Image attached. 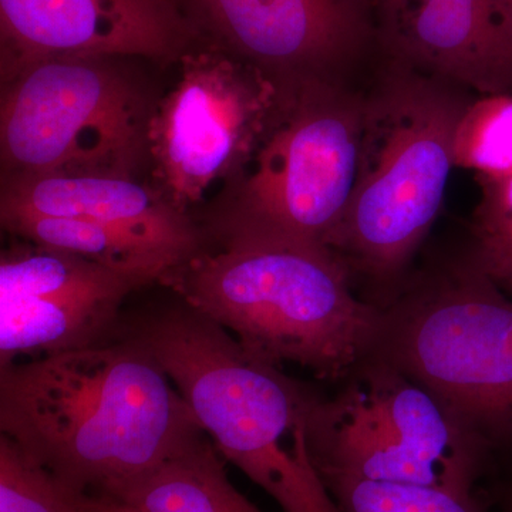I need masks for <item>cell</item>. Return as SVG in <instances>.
<instances>
[{"label":"cell","mask_w":512,"mask_h":512,"mask_svg":"<svg viewBox=\"0 0 512 512\" xmlns=\"http://www.w3.org/2000/svg\"><path fill=\"white\" fill-rule=\"evenodd\" d=\"M0 431L70 487L111 503L204 436L141 340L0 366Z\"/></svg>","instance_id":"obj_1"},{"label":"cell","mask_w":512,"mask_h":512,"mask_svg":"<svg viewBox=\"0 0 512 512\" xmlns=\"http://www.w3.org/2000/svg\"><path fill=\"white\" fill-rule=\"evenodd\" d=\"M124 333L150 349L218 453L282 511L342 512L313 464L311 389L180 298Z\"/></svg>","instance_id":"obj_2"},{"label":"cell","mask_w":512,"mask_h":512,"mask_svg":"<svg viewBox=\"0 0 512 512\" xmlns=\"http://www.w3.org/2000/svg\"><path fill=\"white\" fill-rule=\"evenodd\" d=\"M363 90L355 187L330 251L352 278L392 289L439 217L458 123L477 94L386 57Z\"/></svg>","instance_id":"obj_3"},{"label":"cell","mask_w":512,"mask_h":512,"mask_svg":"<svg viewBox=\"0 0 512 512\" xmlns=\"http://www.w3.org/2000/svg\"><path fill=\"white\" fill-rule=\"evenodd\" d=\"M164 286L269 365L293 363L323 380L348 377L375 353L382 308L357 298L325 249L207 247Z\"/></svg>","instance_id":"obj_4"},{"label":"cell","mask_w":512,"mask_h":512,"mask_svg":"<svg viewBox=\"0 0 512 512\" xmlns=\"http://www.w3.org/2000/svg\"><path fill=\"white\" fill-rule=\"evenodd\" d=\"M363 83L313 84L281 100L247 170L198 218L207 247L330 251L355 187Z\"/></svg>","instance_id":"obj_5"},{"label":"cell","mask_w":512,"mask_h":512,"mask_svg":"<svg viewBox=\"0 0 512 512\" xmlns=\"http://www.w3.org/2000/svg\"><path fill=\"white\" fill-rule=\"evenodd\" d=\"M512 457V296L466 255L382 308L375 353Z\"/></svg>","instance_id":"obj_6"},{"label":"cell","mask_w":512,"mask_h":512,"mask_svg":"<svg viewBox=\"0 0 512 512\" xmlns=\"http://www.w3.org/2000/svg\"><path fill=\"white\" fill-rule=\"evenodd\" d=\"M126 57H43L2 77V178H136L158 99Z\"/></svg>","instance_id":"obj_7"},{"label":"cell","mask_w":512,"mask_h":512,"mask_svg":"<svg viewBox=\"0 0 512 512\" xmlns=\"http://www.w3.org/2000/svg\"><path fill=\"white\" fill-rule=\"evenodd\" d=\"M333 399H318L309 424L313 464L330 480L424 485L474 494L491 454L423 384L370 356Z\"/></svg>","instance_id":"obj_8"},{"label":"cell","mask_w":512,"mask_h":512,"mask_svg":"<svg viewBox=\"0 0 512 512\" xmlns=\"http://www.w3.org/2000/svg\"><path fill=\"white\" fill-rule=\"evenodd\" d=\"M177 63L180 79L151 117L148 164L154 187L194 217L212 188L224 194L247 170L282 99L264 74L205 37Z\"/></svg>","instance_id":"obj_9"},{"label":"cell","mask_w":512,"mask_h":512,"mask_svg":"<svg viewBox=\"0 0 512 512\" xmlns=\"http://www.w3.org/2000/svg\"><path fill=\"white\" fill-rule=\"evenodd\" d=\"M202 37L259 70L282 99L360 84L377 47L373 0H177Z\"/></svg>","instance_id":"obj_10"},{"label":"cell","mask_w":512,"mask_h":512,"mask_svg":"<svg viewBox=\"0 0 512 512\" xmlns=\"http://www.w3.org/2000/svg\"><path fill=\"white\" fill-rule=\"evenodd\" d=\"M140 276L18 239L0 258V366L119 338Z\"/></svg>","instance_id":"obj_11"},{"label":"cell","mask_w":512,"mask_h":512,"mask_svg":"<svg viewBox=\"0 0 512 512\" xmlns=\"http://www.w3.org/2000/svg\"><path fill=\"white\" fill-rule=\"evenodd\" d=\"M200 37L177 0H0L2 77L62 55L177 63Z\"/></svg>","instance_id":"obj_12"},{"label":"cell","mask_w":512,"mask_h":512,"mask_svg":"<svg viewBox=\"0 0 512 512\" xmlns=\"http://www.w3.org/2000/svg\"><path fill=\"white\" fill-rule=\"evenodd\" d=\"M380 57L483 94L512 92V0H373Z\"/></svg>","instance_id":"obj_13"},{"label":"cell","mask_w":512,"mask_h":512,"mask_svg":"<svg viewBox=\"0 0 512 512\" xmlns=\"http://www.w3.org/2000/svg\"><path fill=\"white\" fill-rule=\"evenodd\" d=\"M0 214L80 218L109 225L173 249L188 261L207 248L192 215L154 185L107 175L2 178Z\"/></svg>","instance_id":"obj_14"},{"label":"cell","mask_w":512,"mask_h":512,"mask_svg":"<svg viewBox=\"0 0 512 512\" xmlns=\"http://www.w3.org/2000/svg\"><path fill=\"white\" fill-rule=\"evenodd\" d=\"M2 227L13 238L37 247L82 256L89 261L164 285L187 258L173 249L131 232L80 220L33 214H0Z\"/></svg>","instance_id":"obj_15"},{"label":"cell","mask_w":512,"mask_h":512,"mask_svg":"<svg viewBox=\"0 0 512 512\" xmlns=\"http://www.w3.org/2000/svg\"><path fill=\"white\" fill-rule=\"evenodd\" d=\"M207 434L138 481L119 504L123 512H265L239 493Z\"/></svg>","instance_id":"obj_16"},{"label":"cell","mask_w":512,"mask_h":512,"mask_svg":"<svg viewBox=\"0 0 512 512\" xmlns=\"http://www.w3.org/2000/svg\"><path fill=\"white\" fill-rule=\"evenodd\" d=\"M0 512H123L57 478L0 434Z\"/></svg>","instance_id":"obj_17"},{"label":"cell","mask_w":512,"mask_h":512,"mask_svg":"<svg viewBox=\"0 0 512 512\" xmlns=\"http://www.w3.org/2000/svg\"><path fill=\"white\" fill-rule=\"evenodd\" d=\"M454 163L487 177L512 173V92L471 100L458 123Z\"/></svg>","instance_id":"obj_18"},{"label":"cell","mask_w":512,"mask_h":512,"mask_svg":"<svg viewBox=\"0 0 512 512\" xmlns=\"http://www.w3.org/2000/svg\"><path fill=\"white\" fill-rule=\"evenodd\" d=\"M480 198L473 214L471 261L512 296V173L476 175Z\"/></svg>","instance_id":"obj_19"},{"label":"cell","mask_w":512,"mask_h":512,"mask_svg":"<svg viewBox=\"0 0 512 512\" xmlns=\"http://www.w3.org/2000/svg\"><path fill=\"white\" fill-rule=\"evenodd\" d=\"M325 485L342 512H485L476 495L443 488L348 478Z\"/></svg>","instance_id":"obj_20"},{"label":"cell","mask_w":512,"mask_h":512,"mask_svg":"<svg viewBox=\"0 0 512 512\" xmlns=\"http://www.w3.org/2000/svg\"><path fill=\"white\" fill-rule=\"evenodd\" d=\"M504 504L505 512H512V487L505 491Z\"/></svg>","instance_id":"obj_21"}]
</instances>
